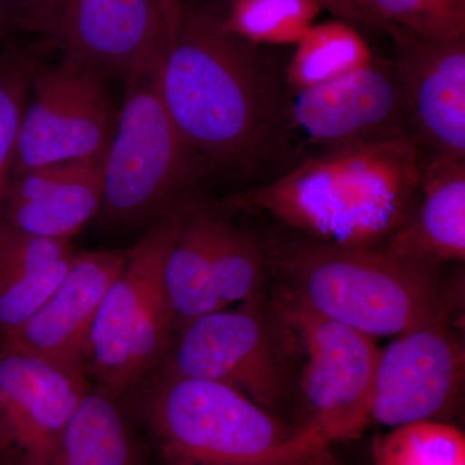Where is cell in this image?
<instances>
[{"mask_svg": "<svg viewBox=\"0 0 465 465\" xmlns=\"http://www.w3.org/2000/svg\"><path fill=\"white\" fill-rule=\"evenodd\" d=\"M162 100L198 158L229 168L258 163L283 142L282 85L258 51L226 27L213 3L162 9Z\"/></svg>", "mask_w": 465, "mask_h": 465, "instance_id": "1", "label": "cell"}, {"mask_svg": "<svg viewBox=\"0 0 465 465\" xmlns=\"http://www.w3.org/2000/svg\"><path fill=\"white\" fill-rule=\"evenodd\" d=\"M423 162L410 134L354 143L317 153L229 202L274 217L309 240L382 247L414 210Z\"/></svg>", "mask_w": 465, "mask_h": 465, "instance_id": "2", "label": "cell"}, {"mask_svg": "<svg viewBox=\"0 0 465 465\" xmlns=\"http://www.w3.org/2000/svg\"><path fill=\"white\" fill-rule=\"evenodd\" d=\"M264 247L266 262L286 280L284 290L375 339L452 318L463 302L460 284L446 280L440 266L382 247L333 246L292 232Z\"/></svg>", "mask_w": 465, "mask_h": 465, "instance_id": "3", "label": "cell"}, {"mask_svg": "<svg viewBox=\"0 0 465 465\" xmlns=\"http://www.w3.org/2000/svg\"><path fill=\"white\" fill-rule=\"evenodd\" d=\"M127 403L155 465H292L324 445L228 385L163 369Z\"/></svg>", "mask_w": 465, "mask_h": 465, "instance_id": "4", "label": "cell"}, {"mask_svg": "<svg viewBox=\"0 0 465 465\" xmlns=\"http://www.w3.org/2000/svg\"><path fill=\"white\" fill-rule=\"evenodd\" d=\"M302 363L298 336L262 291L177 329L162 369L228 385L292 425Z\"/></svg>", "mask_w": 465, "mask_h": 465, "instance_id": "5", "label": "cell"}, {"mask_svg": "<svg viewBox=\"0 0 465 465\" xmlns=\"http://www.w3.org/2000/svg\"><path fill=\"white\" fill-rule=\"evenodd\" d=\"M162 51L125 82L124 106L105 155L103 201L96 216L106 228L148 229L191 193L200 173L201 159L162 100Z\"/></svg>", "mask_w": 465, "mask_h": 465, "instance_id": "6", "label": "cell"}, {"mask_svg": "<svg viewBox=\"0 0 465 465\" xmlns=\"http://www.w3.org/2000/svg\"><path fill=\"white\" fill-rule=\"evenodd\" d=\"M174 232L171 210L127 249L92 326L85 358L90 381L124 401L163 367L173 345L164 265Z\"/></svg>", "mask_w": 465, "mask_h": 465, "instance_id": "7", "label": "cell"}, {"mask_svg": "<svg viewBox=\"0 0 465 465\" xmlns=\"http://www.w3.org/2000/svg\"><path fill=\"white\" fill-rule=\"evenodd\" d=\"M274 299L302 349L292 427L330 446L360 436L371 423L376 339L317 313L287 290Z\"/></svg>", "mask_w": 465, "mask_h": 465, "instance_id": "8", "label": "cell"}, {"mask_svg": "<svg viewBox=\"0 0 465 465\" xmlns=\"http://www.w3.org/2000/svg\"><path fill=\"white\" fill-rule=\"evenodd\" d=\"M14 32L34 34L63 60L128 82L163 50L159 0H12Z\"/></svg>", "mask_w": 465, "mask_h": 465, "instance_id": "9", "label": "cell"}, {"mask_svg": "<svg viewBox=\"0 0 465 465\" xmlns=\"http://www.w3.org/2000/svg\"><path fill=\"white\" fill-rule=\"evenodd\" d=\"M9 173L88 157H105L116 116L106 78L61 58L34 67Z\"/></svg>", "mask_w": 465, "mask_h": 465, "instance_id": "10", "label": "cell"}, {"mask_svg": "<svg viewBox=\"0 0 465 465\" xmlns=\"http://www.w3.org/2000/svg\"><path fill=\"white\" fill-rule=\"evenodd\" d=\"M452 318L421 324L397 338L379 354L371 412L385 428L450 423L463 402L464 342Z\"/></svg>", "mask_w": 465, "mask_h": 465, "instance_id": "11", "label": "cell"}, {"mask_svg": "<svg viewBox=\"0 0 465 465\" xmlns=\"http://www.w3.org/2000/svg\"><path fill=\"white\" fill-rule=\"evenodd\" d=\"M90 376L81 367L48 362L0 347V461L50 465Z\"/></svg>", "mask_w": 465, "mask_h": 465, "instance_id": "12", "label": "cell"}, {"mask_svg": "<svg viewBox=\"0 0 465 465\" xmlns=\"http://www.w3.org/2000/svg\"><path fill=\"white\" fill-rule=\"evenodd\" d=\"M295 131L321 152L411 134L394 65H371L295 92L287 103L286 134ZM414 137V136H412Z\"/></svg>", "mask_w": 465, "mask_h": 465, "instance_id": "13", "label": "cell"}, {"mask_svg": "<svg viewBox=\"0 0 465 465\" xmlns=\"http://www.w3.org/2000/svg\"><path fill=\"white\" fill-rule=\"evenodd\" d=\"M411 134L430 155L465 159V35L424 38L390 25Z\"/></svg>", "mask_w": 465, "mask_h": 465, "instance_id": "14", "label": "cell"}, {"mask_svg": "<svg viewBox=\"0 0 465 465\" xmlns=\"http://www.w3.org/2000/svg\"><path fill=\"white\" fill-rule=\"evenodd\" d=\"M125 256L127 250L76 253L54 292L3 345L85 370L92 326Z\"/></svg>", "mask_w": 465, "mask_h": 465, "instance_id": "15", "label": "cell"}, {"mask_svg": "<svg viewBox=\"0 0 465 465\" xmlns=\"http://www.w3.org/2000/svg\"><path fill=\"white\" fill-rule=\"evenodd\" d=\"M105 157L69 159L9 173L0 222L25 234L70 241L99 215Z\"/></svg>", "mask_w": 465, "mask_h": 465, "instance_id": "16", "label": "cell"}, {"mask_svg": "<svg viewBox=\"0 0 465 465\" xmlns=\"http://www.w3.org/2000/svg\"><path fill=\"white\" fill-rule=\"evenodd\" d=\"M382 249L436 266L464 262L465 159L424 155L414 210Z\"/></svg>", "mask_w": 465, "mask_h": 465, "instance_id": "17", "label": "cell"}, {"mask_svg": "<svg viewBox=\"0 0 465 465\" xmlns=\"http://www.w3.org/2000/svg\"><path fill=\"white\" fill-rule=\"evenodd\" d=\"M176 232L164 265L174 332L195 318L224 309L213 283L217 234L224 215L193 193L173 208Z\"/></svg>", "mask_w": 465, "mask_h": 465, "instance_id": "18", "label": "cell"}, {"mask_svg": "<svg viewBox=\"0 0 465 465\" xmlns=\"http://www.w3.org/2000/svg\"><path fill=\"white\" fill-rule=\"evenodd\" d=\"M76 253L70 241L35 237L0 222V347L54 292Z\"/></svg>", "mask_w": 465, "mask_h": 465, "instance_id": "19", "label": "cell"}, {"mask_svg": "<svg viewBox=\"0 0 465 465\" xmlns=\"http://www.w3.org/2000/svg\"><path fill=\"white\" fill-rule=\"evenodd\" d=\"M50 465H155V461L130 405L91 382Z\"/></svg>", "mask_w": 465, "mask_h": 465, "instance_id": "20", "label": "cell"}, {"mask_svg": "<svg viewBox=\"0 0 465 465\" xmlns=\"http://www.w3.org/2000/svg\"><path fill=\"white\" fill-rule=\"evenodd\" d=\"M295 45L284 72L292 92L338 81L374 61L360 29L341 18L312 26Z\"/></svg>", "mask_w": 465, "mask_h": 465, "instance_id": "21", "label": "cell"}, {"mask_svg": "<svg viewBox=\"0 0 465 465\" xmlns=\"http://www.w3.org/2000/svg\"><path fill=\"white\" fill-rule=\"evenodd\" d=\"M322 9L318 0H232L225 24L255 45H298Z\"/></svg>", "mask_w": 465, "mask_h": 465, "instance_id": "22", "label": "cell"}, {"mask_svg": "<svg viewBox=\"0 0 465 465\" xmlns=\"http://www.w3.org/2000/svg\"><path fill=\"white\" fill-rule=\"evenodd\" d=\"M374 465H465V436L446 421L391 428L372 440Z\"/></svg>", "mask_w": 465, "mask_h": 465, "instance_id": "23", "label": "cell"}, {"mask_svg": "<svg viewBox=\"0 0 465 465\" xmlns=\"http://www.w3.org/2000/svg\"><path fill=\"white\" fill-rule=\"evenodd\" d=\"M266 265L264 244L223 217L213 259V283L223 307L262 292Z\"/></svg>", "mask_w": 465, "mask_h": 465, "instance_id": "24", "label": "cell"}, {"mask_svg": "<svg viewBox=\"0 0 465 465\" xmlns=\"http://www.w3.org/2000/svg\"><path fill=\"white\" fill-rule=\"evenodd\" d=\"M38 57L14 42H0V202L14 163L18 130L25 112Z\"/></svg>", "mask_w": 465, "mask_h": 465, "instance_id": "25", "label": "cell"}, {"mask_svg": "<svg viewBox=\"0 0 465 465\" xmlns=\"http://www.w3.org/2000/svg\"><path fill=\"white\" fill-rule=\"evenodd\" d=\"M376 17L424 38L465 35V0H366Z\"/></svg>", "mask_w": 465, "mask_h": 465, "instance_id": "26", "label": "cell"}, {"mask_svg": "<svg viewBox=\"0 0 465 465\" xmlns=\"http://www.w3.org/2000/svg\"><path fill=\"white\" fill-rule=\"evenodd\" d=\"M182 3L188 0H180ZM323 8L329 9L341 20L347 21L358 29L371 30V32L384 33L385 25L381 23L366 0H318ZM192 3H201V0H193Z\"/></svg>", "mask_w": 465, "mask_h": 465, "instance_id": "27", "label": "cell"}, {"mask_svg": "<svg viewBox=\"0 0 465 465\" xmlns=\"http://www.w3.org/2000/svg\"><path fill=\"white\" fill-rule=\"evenodd\" d=\"M292 465H341L338 459L333 455L331 446L320 445L317 448L309 450L302 457Z\"/></svg>", "mask_w": 465, "mask_h": 465, "instance_id": "28", "label": "cell"}, {"mask_svg": "<svg viewBox=\"0 0 465 465\" xmlns=\"http://www.w3.org/2000/svg\"><path fill=\"white\" fill-rule=\"evenodd\" d=\"M12 33H14L12 0H0V42L12 36Z\"/></svg>", "mask_w": 465, "mask_h": 465, "instance_id": "29", "label": "cell"}, {"mask_svg": "<svg viewBox=\"0 0 465 465\" xmlns=\"http://www.w3.org/2000/svg\"><path fill=\"white\" fill-rule=\"evenodd\" d=\"M0 465H3L2 461H0Z\"/></svg>", "mask_w": 465, "mask_h": 465, "instance_id": "30", "label": "cell"}]
</instances>
